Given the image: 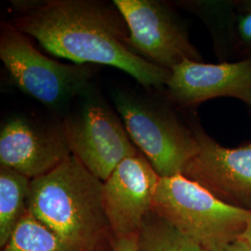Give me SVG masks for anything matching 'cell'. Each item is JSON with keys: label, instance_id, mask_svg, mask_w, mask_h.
Listing matches in <instances>:
<instances>
[{"label": "cell", "instance_id": "obj_1", "mask_svg": "<svg viewBox=\"0 0 251 251\" xmlns=\"http://www.w3.org/2000/svg\"><path fill=\"white\" fill-rule=\"evenodd\" d=\"M9 23L53 55L78 64H105L147 89H161L171 71L146 61L128 44L129 30L116 4L100 0L11 2Z\"/></svg>", "mask_w": 251, "mask_h": 251}, {"label": "cell", "instance_id": "obj_2", "mask_svg": "<svg viewBox=\"0 0 251 251\" xmlns=\"http://www.w3.org/2000/svg\"><path fill=\"white\" fill-rule=\"evenodd\" d=\"M27 211L77 251H100L111 242L103 181L73 154L31 179Z\"/></svg>", "mask_w": 251, "mask_h": 251}, {"label": "cell", "instance_id": "obj_3", "mask_svg": "<svg viewBox=\"0 0 251 251\" xmlns=\"http://www.w3.org/2000/svg\"><path fill=\"white\" fill-rule=\"evenodd\" d=\"M113 102L133 144L160 178L183 175L199 151L192 128L168 102L133 90L117 89Z\"/></svg>", "mask_w": 251, "mask_h": 251}, {"label": "cell", "instance_id": "obj_4", "mask_svg": "<svg viewBox=\"0 0 251 251\" xmlns=\"http://www.w3.org/2000/svg\"><path fill=\"white\" fill-rule=\"evenodd\" d=\"M0 59L10 82L27 96L64 117L73 103L91 90L93 64L63 63L40 52L27 35L2 25Z\"/></svg>", "mask_w": 251, "mask_h": 251}, {"label": "cell", "instance_id": "obj_5", "mask_svg": "<svg viewBox=\"0 0 251 251\" xmlns=\"http://www.w3.org/2000/svg\"><path fill=\"white\" fill-rule=\"evenodd\" d=\"M152 210L204 251H221L240 239L251 212L225 204L182 175L159 179Z\"/></svg>", "mask_w": 251, "mask_h": 251}, {"label": "cell", "instance_id": "obj_6", "mask_svg": "<svg viewBox=\"0 0 251 251\" xmlns=\"http://www.w3.org/2000/svg\"><path fill=\"white\" fill-rule=\"evenodd\" d=\"M62 123L71 153L103 182L121 162L140 153L118 113L93 88L73 103Z\"/></svg>", "mask_w": 251, "mask_h": 251}, {"label": "cell", "instance_id": "obj_7", "mask_svg": "<svg viewBox=\"0 0 251 251\" xmlns=\"http://www.w3.org/2000/svg\"><path fill=\"white\" fill-rule=\"evenodd\" d=\"M129 30L128 44L146 61L171 71L185 60L202 63L171 5L157 0H115Z\"/></svg>", "mask_w": 251, "mask_h": 251}, {"label": "cell", "instance_id": "obj_8", "mask_svg": "<svg viewBox=\"0 0 251 251\" xmlns=\"http://www.w3.org/2000/svg\"><path fill=\"white\" fill-rule=\"evenodd\" d=\"M63 123L18 114L0 130V164L34 179L53 171L71 155Z\"/></svg>", "mask_w": 251, "mask_h": 251}, {"label": "cell", "instance_id": "obj_9", "mask_svg": "<svg viewBox=\"0 0 251 251\" xmlns=\"http://www.w3.org/2000/svg\"><path fill=\"white\" fill-rule=\"evenodd\" d=\"M191 126L199 151L182 176L225 204L251 211V142L227 148L217 143L198 123Z\"/></svg>", "mask_w": 251, "mask_h": 251}, {"label": "cell", "instance_id": "obj_10", "mask_svg": "<svg viewBox=\"0 0 251 251\" xmlns=\"http://www.w3.org/2000/svg\"><path fill=\"white\" fill-rule=\"evenodd\" d=\"M160 177L144 154L121 162L103 182V201L112 235L138 233L152 201Z\"/></svg>", "mask_w": 251, "mask_h": 251}, {"label": "cell", "instance_id": "obj_11", "mask_svg": "<svg viewBox=\"0 0 251 251\" xmlns=\"http://www.w3.org/2000/svg\"><path fill=\"white\" fill-rule=\"evenodd\" d=\"M167 97L180 107H192L219 97L239 98L251 88V58L204 63L185 60L171 70Z\"/></svg>", "mask_w": 251, "mask_h": 251}, {"label": "cell", "instance_id": "obj_12", "mask_svg": "<svg viewBox=\"0 0 251 251\" xmlns=\"http://www.w3.org/2000/svg\"><path fill=\"white\" fill-rule=\"evenodd\" d=\"M31 179L8 167L0 166V248L9 242L27 212Z\"/></svg>", "mask_w": 251, "mask_h": 251}, {"label": "cell", "instance_id": "obj_13", "mask_svg": "<svg viewBox=\"0 0 251 251\" xmlns=\"http://www.w3.org/2000/svg\"><path fill=\"white\" fill-rule=\"evenodd\" d=\"M235 0L221 1H183L179 4L202 19L208 27L222 63L230 62L233 54L232 47V19Z\"/></svg>", "mask_w": 251, "mask_h": 251}, {"label": "cell", "instance_id": "obj_14", "mask_svg": "<svg viewBox=\"0 0 251 251\" xmlns=\"http://www.w3.org/2000/svg\"><path fill=\"white\" fill-rule=\"evenodd\" d=\"M137 251H204L152 210L138 231Z\"/></svg>", "mask_w": 251, "mask_h": 251}, {"label": "cell", "instance_id": "obj_15", "mask_svg": "<svg viewBox=\"0 0 251 251\" xmlns=\"http://www.w3.org/2000/svg\"><path fill=\"white\" fill-rule=\"evenodd\" d=\"M1 251H79L63 241L28 211Z\"/></svg>", "mask_w": 251, "mask_h": 251}, {"label": "cell", "instance_id": "obj_16", "mask_svg": "<svg viewBox=\"0 0 251 251\" xmlns=\"http://www.w3.org/2000/svg\"><path fill=\"white\" fill-rule=\"evenodd\" d=\"M231 35L233 55L251 58V0H235Z\"/></svg>", "mask_w": 251, "mask_h": 251}, {"label": "cell", "instance_id": "obj_17", "mask_svg": "<svg viewBox=\"0 0 251 251\" xmlns=\"http://www.w3.org/2000/svg\"><path fill=\"white\" fill-rule=\"evenodd\" d=\"M138 233L112 235L111 245L113 251H137Z\"/></svg>", "mask_w": 251, "mask_h": 251}, {"label": "cell", "instance_id": "obj_18", "mask_svg": "<svg viewBox=\"0 0 251 251\" xmlns=\"http://www.w3.org/2000/svg\"><path fill=\"white\" fill-rule=\"evenodd\" d=\"M221 251H251V247L241 239H238L234 242L229 244Z\"/></svg>", "mask_w": 251, "mask_h": 251}, {"label": "cell", "instance_id": "obj_19", "mask_svg": "<svg viewBox=\"0 0 251 251\" xmlns=\"http://www.w3.org/2000/svg\"><path fill=\"white\" fill-rule=\"evenodd\" d=\"M240 239L251 247V211L250 212V215H249L246 230L243 233L242 236L240 237Z\"/></svg>", "mask_w": 251, "mask_h": 251}, {"label": "cell", "instance_id": "obj_20", "mask_svg": "<svg viewBox=\"0 0 251 251\" xmlns=\"http://www.w3.org/2000/svg\"><path fill=\"white\" fill-rule=\"evenodd\" d=\"M238 99L241 100L243 102H245L251 109V88L248 90H246Z\"/></svg>", "mask_w": 251, "mask_h": 251}, {"label": "cell", "instance_id": "obj_21", "mask_svg": "<svg viewBox=\"0 0 251 251\" xmlns=\"http://www.w3.org/2000/svg\"><path fill=\"white\" fill-rule=\"evenodd\" d=\"M113 251V249H112V245H111V242H110V244L108 245V246H106L105 248H103L101 251Z\"/></svg>", "mask_w": 251, "mask_h": 251}]
</instances>
